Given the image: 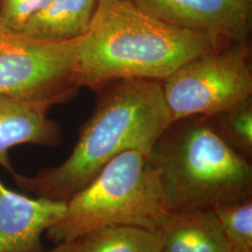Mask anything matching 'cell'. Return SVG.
<instances>
[{"label":"cell","instance_id":"2e32d148","mask_svg":"<svg viewBox=\"0 0 252 252\" xmlns=\"http://www.w3.org/2000/svg\"><path fill=\"white\" fill-rule=\"evenodd\" d=\"M48 252H72V242L57 244L54 250Z\"/></svg>","mask_w":252,"mask_h":252},{"label":"cell","instance_id":"52a82bcc","mask_svg":"<svg viewBox=\"0 0 252 252\" xmlns=\"http://www.w3.org/2000/svg\"><path fill=\"white\" fill-rule=\"evenodd\" d=\"M155 16L176 27L251 43L252 4L241 0H135Z\"/></svg>","mask_w":252,"mask_h":252},{"label":"cell","instance_id":"30bf717a","mask_svg":"<svg viewBox=\"0 0 252 252\" xmlns=\"http://www.w3.org/2000/svg\"><path fill=\"white\" fill-rule=\"evenodd\" d=\"M162 252H228L232 246L213 211L171 214Z\"/></svg>","mask_w":252,"mask_h":252},{"label":"cell","instance_id":"8992f818","mask_svg":"<svg viewBox=\"0 0 252 252\" xmlns=\"http://www.w3.org/2000/svg\"><path fill=\"white\" fill-rule=\"evenodd\" d=\"M77 39H36L0 18V94L52 106L69 99L79 89Z\"/></svg>","mask_w":252,"mask_h":252},{"label":"cell","instance_id":"e0dca14e","mask_svg":"<svg viewBox=\"0 0 252 252\" xmlns=\"http://www.w3.org/2000/svg\"><path fill=\"white\" fill-rule=\"evenodd\" d=\"M228 252H248V251H244V250H240V249H236V248H231V250Z\"/></svg>","mask_w":252,"mask_h":252},{"label":"cell","instance_id":"277c9868","mask_svg":"<svg viewBox=\"0 0 252 252\" xmlns=\"http://www.w3.org/2000/svg\"><path fill=\"white\" fill-rule=\"evenodd\" d=\"M147 153L119 154L97 176L66 201L62 219L46 231L53 243L73 242L108 226L127 225L162 230L170 213L165 209Z\"/></svg>","mask_w":252,"mask_h":252},{"label":"cell","instance_id":"9a60e30c","mask_svg":"<svg viewBox=\"0 0 252 252\" xmlns=\"http://www.w3.org/2000/svg\"><path fill=\"white\" fill-rule=\"evenodd\" d=\"M51 0H2L0 18L12 29L22 31L36 13L45 8Z\"/></svg>","mask_w":252,"mask_h":252},{"label":"cell","instance_id":"8fae6325","mask_svg":"<svg viewBox=\"0 0 252 252\" xmlns=\"http://www.w3.org/2000/svg\"><path fill=\"white\" fill-rule=\"evenodd\" d=\"M97 4L98 0H51L22 32L41 40H75L87 32Z\"/></svg>","mask_w":252,"mask_h":252},{"label":"cell","instance_id":"6da1fadb","mask_svg":"<svg viewBox=\"0 0 252 252\" xmlns=\"http://www.w3.org/2000/svg\"><path fill=\"white\" fill-rule=\"evenodd\" d=\"M230 43L171 25L135 0H98L77 39V85L98 93L118 80L162 81L193 57Z\"/></svg>","mask_w":252,"mask_h":252},{"label":"cell","instance_id":"7c38bea8","mask_svg":"<svg viewBox=\"0 0 252 252\" xmlns=\"http://www.w3.org/2000/svg\"><path fill=\"white\" fill-rule=\"evenodd\" d=\"M162 230L136 226H108L72 242V252H162Z\"/></svg>","mask_w":252,"mask_h":252},{"label":"cell","instance_id":"ba28073f","mask_svg":"<svg viewBox=\"0 0 252 252\" xmlns=\"http://www.w3.org/2000/svg\"><path fill=\"white\" fill-rule=\"evenodd\" d=\"M66 202L29 197L0 180V252H45L42 234L63 216Z\"/></svg>","mask_w":252,"mask_h":252},{"label":"cell","instance_id":"4fadbf2b","mask_svg":"<svg viewBox=\"0 0 252 252\" xmlns=\"http://www.w3.org/2000/svg\"><path fill=\"white\" fill-rule=\"evenodd\" d=\"M226 143L251 160L252 156V98L229 110L205 117Z\"/></svg>","mask_w":252,"mask_h":252},{"label":"cell","instance_id":"7a4b0ae2","mask_svg":"<svg viewBox=\"0 0 252 252\" xmlns=\"http://www.w3.org/2000/svg\"><path fill=\"white\" fill-rule=\"evenodd\" d=\"M98 94L96 107L67 159L30 177L14 172L19 188L35 197L66 202L119 154L128 151L149 154L171 124L162 81L118 80Z\"/></svg>","mask_w":252,"mask_h":252},{"label":"cell","instance_id":"3957f363","mask_svg":"<svg viewBox=\"0 0 252 252\" xmlns=\"http://www.w3.org/2000/svg\"><path fill=\"white\" fill-rule=\"evenodd\" d=\"M146 162L170 214L213 211L252 197L251 160L226 143L204 116L170 124Z\"/></svg>","mask_w":252,"mask_h":252},{"label":"cell","instance_id":"ac0fdd59","mask_svg":"<svg viewBox=\"0 0 252 252\" xmlns=\"http://www.w3.org/2000/svg\"><path fill=\"white\" fill-rule=\"evenodd\" d=\"M241 1H244V2H247V3H252V0H241Z\"/></svg>","mask_w":252,"mask_h":252},{"label":"cell","instance_id":"d6986e66","mask_svg":"<svg viewBox=\"0 0 252 252\" xmlns=\"http://www.w3.org/2000/svg\"><path fill=\"white\" fill-rule=\"evenodd\" d=\"M1 2H2V0H0V3H1Z\"/></svg>","mask_w":252,"mask_h":252},{"label":"cell","instance_id":"5bb4252c","mask_svg":"<svg viewBox=\"0 0 252 252\" xmlns=\"http://www.w3.org/2000/svg\"><path fill=\"white\" fill-rule=\"evenodd\" d=\"M213 212L231 246L252 252V197L221 205Z\"/></svg>","mask_w":252,"mask_h":252},{"label":"cell","instance_id":"9c48e42d","mask_svg":"<svg viewBox=\"0 0 252 252\" xmlns=\"http://www.w3.org/2000/svg\"><path fill=\"white\" fill-rule=\"evenodd\" d=\"M52 105L0 94V165L14 173L9 152L21 144L58 146L63 133L58 124L48 118Z\"/></svg>","mask_w":252,"mask_h":252},{"label":"cell","instance_id":"5b68a950","mask_svg":"<svg viewBox=\"0 0 252 252\" xmlns=\"http://www.w3.org/2000/svg\"><path fill=\"white\" fill-rule=\"evenodd\" d=\"M172 123L211 116L252 98L251 43H230L183 63L162 81Z\"/></svg>","mask_w":252,"mask_h":252}]
</instances>
